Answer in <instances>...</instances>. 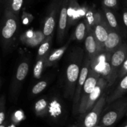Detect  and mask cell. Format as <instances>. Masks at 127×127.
Instances as JSON below:
<instances>
[{
	"label": "cell",
	"instance_id": "cell-34",
	"mask_svg": "<svg viewBox=\"0 0 127 127\" xmlns=\"http://www.w3.org/2000/svg\"><path fill=\"white\" fill-rule=\"evenodd\" d=\"M122 127H127V122L126 123H125V125H124V126H123Z\"/></svg>",
	"mask_w": 127,
	"mask_h": 127
},
{
	"label": "cell",
	"instance_id": "cell-28",
	"mask_svg": "<svg viewBox=\"0 0 127 127\" xmlns=\"http://www.w3.org/2000/svg\"><path fill=\"white\" fill-rule=\"evenodd\" d=\"M102 7L110 9H117L119 6V0H102Z\"/></svg>",
	"mask_w": 127,
	"mask_h": 127
},
{
	"label": "cell",
	"instance_id": "cell-17",
	"mask_svg": "<svg viewBox=\"0 0 127 127\" xmlns=\"http://www.w3.org/2000/svg\"><path fill=\"white\" fill-rule=\"evenodd\" d=\"M104 18V15L103 12H97L93 10L87 11L85 14V19L84 21L86 25L88 33L91 32L93 28L100 23Z\"/></svg>",
	"mask_w": 127,
	"mask_h": 127
},
{
	"label": "cell",
	"instance_id": "cell-36",
	"mask_svg": "<svg viewBox=\"0 0 127 127\" xmlns=\"http://www.w3.org/2000/svg\"><path fill=\"white\" fill-rule=\"evenodd\" d=\"M71 127H78L76 126V125H73V126H72Z\"/></svg>",
	"mask_w": 127,
	"mask_h": 127
},
{
	"label": "cell",
	"instance_id": "cell-25",
	"mask_svg": "<svg viewBox=\"0 0 127 127\" xmlns=\"http://www.w3.org/2000/svg\"><path fill=\"white\" fill-rule=\"evenodd\" d=\"M87 27L84 21H81L76 27L74 36L76 40L78 41H81L86 38L87 35Z\"/></svg>",
	"mask_w": 127,
	"mask_h": 127
},
{
	"label": "cell",
	"instance_id": "cell-33",
	"mask_svg": "<svg viewBox=\"0 0 127 127\" xmlns=\"http://www.w3.org/2000/svg\"><path fill=\"white\" fill-rule=\"evenodd\" d=\"M5 1H6V0H1V3H5Z\"/></svg>",
	"mask_w": 127,
	"mask_h": 127
},
{
	"label": "cell",
	"instance_id": "cell-8",
	"mask_svg": "<svg viewBox=\"0 0 127 127\" xmlns=\"http://www.w3.org/2000/svg\"><path fill=\"white\" fill-rule=\"evenodd\" d=\"M90 65V59L87 55V57H86L85 59H84V61L83 62V65H82L81 69L79 79L77 82L74 97L73 99V114L74 115L78 114L81 94L83 88L85 84V82L88 78V74H89Z\"/></svg>",
	"mask_w": 127,
	"mask_h": 127
},
{
	"label": "cell",
	"instance_id": "cell-6",
	"mask_svg": "<svg viewBox=\"0 0 127 127\" xmlns=\"http://www.w3.org/2000/svg\"><path fill=\"white\" fill-rule=\"evenodd\" d=\"M107 97V95L104 93L94 107L85 114L80 127H96L97 126L104 109V106L106 104Z\"/></svg>",
	"mask_w": 127,
	"mask_h": 127
},
{
	"label": "cell",
	"instance_id": "cell-30",
	"mask_svg": "<svg viewBox=\"0 0 127 127\" xmlns=\"http://www.w3.org/2000/svg\"><path fill=\"white\" fill-rule=\"evenodd\" d=\"M122 20L124 22V25L126 27H127V7L123 9L122 12Z\"/></svg>",
	"mask_w": 127,
	"mask_h": 127
},
{
	"label": "cell",
	"instance_id": "cell-21",
	"mask_svg": "<svg viewBox=\"0 0 127 127\" xmlns=\"http://www.w3.org/2000/svg\"><path fill=\"white\" fill-rule=\"evenodd\" d=\"M24 3V0H6L5 9L18 16Z\"/></svg>",
	"mask_w": 127,
	"mask_h": 127
},
{
	"label": "cell",
	"instance_id": "cell-29",
	"mask_svg": "<svg viewBox=\"0 0 127 127\" xmlns=\"http://www.w3.org/2000/svg\"><path fill=\"white\" fill-rule=\"evenodd\" d=\"M127 74V57L124 61V63L120 68V71H119V76H118L117 80H121L125 75Z\"/></svg>",
	"mask_w": 127,
	"mask_h": 127
},
{
	"label": "cell",
	"instance_id": "cell-27",
	"mask_svg": "<svg viewBox=\"0 0 127 127\" xmlns=\"http://www.w3.org/2000/svg\"><path fill=\"white\" fill-rule=\"evenodd\" d=\"M47 86V83L45 81H41L38 82V83H37V84L33 87V88H32V94H34V95L39 94V93H40L41 92H42L45 89Z\"/></svg>",
	"mask_w": 127,
	"mask_h": 127
},
{
	"label": "cell",
	"instance_id": "cell-4",
	"mask_svg": "<svg viewBox=\"0 0 127 127\" xmlns=\"http://www.w3.org/2000/svg\"><path fill=\"white\" fill-rule=\"evenodd\" d=\"M127 57V41L112 54L110 59V74L107 81L108 87L111 86L117 80L120 68Z\"/></svg>",
	"mask_w": 127,
	"mask_h": 127
},
{
	"label": "cell",
	"instance_id": "cell-1",
	"mask_svg": "<svg viewBox=\"0 0 127 127\" xmlns=\"http://www.w3.org/2000/svg\"><path fill=\"white\" fill-rule=\"evenodd\" d=\"M80 49L78 48V50H76L75 52L72 53L66 71L64 95L66 97L71 99H73L74 97L76 86L83 65L82 60L83 54V51Z\"/></svg>",
	"mask_w": 127,
	"mask_h": 127
},
{
	"label": "cell",
	"instance_id": "cell-7",
	"mask_svg": "<svg viewBox=\"0 0 127 127\" xmlns=\"http://www.w3.org/2000/svg\"><path fill=\"white\" fill-rule=\"evenodd\" d=\"M112 53L105 52H100L95 57L90 60L91 68L97 72L107 81L110 74V59Z\"/></svg>",
	"mask_w": 127,
	"mask_h": 127
},
{
	"label": "cell",
	"instance_id": "cell-15",
	"mask_svg": "<svg viewBox=\"0 0 127 127\" xmlns=\"http://www.w3.org/2000/svg\"><path fill=\"white\" fill-rule=\"evenodd\" d=\"M43 31H36L35 32H31V34L29 32L24 33L20 37V40L24 45L29 47H34L41 44L45 39Z\"/></svg>",
	"mask_w": 127,
	"mask_h": 127
},
{
	"label": "cell",
	"instance_id": "cell-9",
	"mask_svg": "<svg viewBox=\"0 0 127 127\" xmlns=\"http://www.w3.org/2000/svg\"><path fill=\"white\" fill-rule=\"evenodd\" d=\"M60 0H53L48 6L42 30L46 37L53 35L60 12Z\"/></svg>",
	"mask_w": 127,
	"mask_h": 127
},
{
	"label": "cell",
	"instance_id": "cell-12",
	"mask_svg": "<svg viewBox=\"0 0 127 127\" xmlns=\"http://www.w3.org/2000/svg\"><path fill=\"white\" fill-rule=\"evenodd\" d=\"M108 87V83L105 79H104L102 77H100V79L98 81L97 83L96 86L94 88L93 93L89 95V99L87 102L86 106L85 109V115L86 113H88L92 108L94 107V105L96 104L97 102L99 100L100 97L102 96L104 93V91Z\"/></svg>",
	"mask_w": 127,
	"mask_h": 127
},
{
	"label": "cell",
	"instance_id": "cell-32",
	"mask_svg": "<svg viewBox=\"0 0 127 127\" xmlns=\"http://www.w3.org/2000/svg\"><path fill=\"white\" fill-rule=\"evenodd\" d=\"M124 1H125V5H126V7L127 9V0H124Z\"/></svg>",
	"mask_w": 127,
	"mask_h": 127
},
{
	"label": "cell",
	"instance_id": "cell-2",
	"mask_svg": "<svg viewBox=\"0 0 127 127\" xmlns=\"http://www.w3.org/2000/svg\"><path fill=\"white\" fill-rule=\"evenodd\" d=\"M127 97H122L110 104L104 109L98 127H110L127 114Z\"/></svg>",
	"mask_w": 127,
	"mask_h": 127
},
{
	"label": "cell",
	"instance_id": "cell-22",
	"mask_svg": "<svg viewBox=\"0 0 127 127\" xmlns=\"http://www.w3.org/2000/svg\"><path fill=\"white\" fill-rule=\"evenodd\" d=\"M53 35L48 36L45 38L43 42L40 45V47L37 52V58L45 57L50 53L49 50L52 45Z\"/></svg>",
	"mask_w": 127,
	"mask_h": 127
},
{
	"label": "cell",
	"instance_id": "cell-23",
	"mask_svg": "<svg viewBox=\"0 0 127 127\" xmlns=\"http://www.w3.org/2000/svg\"><path fill=\"white\" fill-rule=\"evenodd\" d=\"M48 55L41 58H37V62L33 68V76L36 79H39L42 76V72L44 68H46V60Z\"/></svg>",
	"mask_w": 127,
	"mask_h": 127
},
{
	"label": "cell",
	"instance_id": "cell-18",
	"mask_svg": "<svg viewBox=\"0 0 127 127\" xmlns=\"http://www.w3.org/2000/svg\"><path fill=\"white\" fill-rule=\"evenodd\" d=\"M127 92V74L120 80L115 90L107 97L106 104L109 105L113 102L123 97L124 94Z\"/></svg>",
	"mask_w": 127,
	"mask_h": 127
},
{
	"label": "cell",
	"instance_id": "cell-26",
	"mask_svg": "<svg viewBox=\"0 0 127 127\" xmlns=\"http://www.w3.org/2000/svg\"><path fill=\"white\" fill-rule=\"evenodd\" d=\"M5 107H6V97L2 95L0 99V125L4 124L5 120Z\"/></svg>",
	"mask_w": 127,
	"mask_h": 127
},
{
	"label": "cell",
	"instance_id": "cell-16",
	"mask_svg": "<svg viewBox=\"0 0 127 127\" xmlns=\"http://www.w3.org/2000/svg\"><path fill=\"white\" fill-rule=\"evenodd\" d=\"M84 45H85V49L88 54V57L90 60L95 57L100 52H102L94 37L93 31L87 33V35L85 38Z\"/></svg>",
	"mask_w": 127,
	"mask_h": 127
},
{
	"label": "cell",
	"instance_id": "cell-14",
	"mask_svg": "<svg viewBox=\"0 0 127 127\" xmlns=\"http://www.w3.org/2000/svg\"><path fill=\"white\" fill-rule=\"evenodd\" d=\"M123 43L122 37L120 32L111 29L107 40L104 44V51L107 53H113Z\"/></svg>",
	"mask_w": 127,
	"mask_h": 127
},
{
	"label": "cell",
	"instance_id": "cell-35",
	"mask_svg": "<svg viewBox=\"0 0 127 127\" xmlns=\"http://www.w3.org/2000/svg\"><path fill=\"white\" fill-rule=\"evenodd\" d=\"M0 127H5V125H4V124H2V125H0Z\"/></svg>",
	"mask_w": 127,
	"mask_h": 127
},
{
	"label": "cell",
	"instance_id": "cell-3",
	"mask_svg": "<svg viewBox=\"0 0 127 127\" xmlns=\"http://www.w3.org/2000/svg\"><path fill=\"white\" fill-rule=\"evenodd\" d=\"M18 26V16L5 9L1 29V41L6 50L9 46Z\"/></svg>",
	"mask_w": 127,
	"mask_h": 127
},
{
	"label": "cell",
	"instance_id": "cell-19",
	"mask_svg": "<svg viewBox=\"0 0 127 127\" xmlns=\"http://www.w3.org/2000/svg\"><path fill=\"white\" fill-rule=\"evenodd\" d=\"M69 43H70V40H69L65 43L64 45L62 46L60 48H57L55 50L53 51V52L48 54L47 60H46V67L51 66L53 65L56 62H58L62 58V57L63 55L64 52H66V50L68 48Z\"/></svg>",
	"mask_w": 127,
	"mask_h": 127
},
{
	"label": "cell",
	"instance_id": "cell-38",
	"mask_svg": "<svg viewBox=\"0 0 127 127\" xmlns=\"http://www.w3.org/2000/svg\"><path fill=\"white\" fill-rule=\"evenodd\" d=\"M96 127H98V126H97Z\"/></svg>",
	"mask_w": 127,
	"mask_h": 127
},
{
	"label": "cell",
	"instance_id": "cell-24",
	"mask_svg": "<svg viewBox=\"0 0 127 127\" xmlns=\"http://www.w3.org/2000/svg\"><path fill=\"white\" fill-rule=\"evenodd\" d=\"M34 110L35 113L37 116H46L48 112V103L44 99H42L38 100L35 104Z\"/></svg>",
	"mask_w": 127,
	"mask_h": 127
},
{
	"label": "cell",
	"instance_id": "cell-31",
	"mask_svg": "<svg viewBox=\"0 0 127 127\" xmlns=\"http://www.w3.org/2000/svg\"><path fill=\"white\" fill-rule=\"evenodd\" d=\"M33 1H34V0H26V3H27V4H31V2H33Z\"/></svg>",
	"mask_w": 127,
	"mask_h": 127
},
{
	"label": "cell",
	"instance_id": "cell-10",
	"mask_svg": "<svg viewBox=\"0 0 127 127\" xmlns=\"http://www.w3.org/2000/svg\"><path fill=\"white\" fill-rule=\"evenodd\" d=\"M29 70V64L28 61L24 60L19 64L10 87V94L12 99H15L18 95L21 84L26 79Z\"/></svg>",
	"mask_w": 127,
	"mask_h": 127
},
{
	"label": "cell",
	"instance_id": "cell-13",
	"mask_svg": "<svg viewBox=\"0 0 127 127\" xmlns=\"http://www.w3.org/2000/svg\"><path fill=\"white\" fill-rule=\"evenodd\" d=\"M110 30H111V28L107 24L105 17H104L102 21L100 23L97 24L92 31L97 42L99 43L100 49L102 50V52H104V44L107 40Z\"/></svg>",
	"mask_w": 127,
	"mask_h": 127
},
{
	"label": "cell",
	"instance_id": "cell-37",
	"mask_svg": "<svg viewBox=\"0 0 127 127\" xmlns=\"http://www.w3.org/2000/svg\"><path fill=\"white\" fill-rule=\"evenodd\" d=\"M126 115H127V114H126Z\"/></svg>",
	"mask_w": 127,
	"mask_h": 127
},
{
	"label": "cell",
	"instance_id": "cell-11",
	"mask_svg": "<svg viewBox=\"0 0 127 127\" xmlns=\"http://www.w3.org/2000/svg\"><path fill=\"white\" fill-rule=\"evenodd\" d=\"M71 0H60L57 40L61 43L64 39L68 25V9Z\"/></svg>",
	"mask_w": 127,
	"mask_h": 127
},
{
	"label": "cell",
	"instance_id": "cell-20",
	"mask_svg": "<svg viewBox=\"0 0 127 127\" xmlns=\"http://www.w3.org/2000/svg\"><path fill=\"white\" fill-rule=\"evenodd\" d=\"M102 12L104 13L105 20H106L107 22L110 26V28L112 29L115 30V31L120 32V27H119V24L118 23L117 19L116 16L112 12V9L105 7H102Z\"/></svg>",
	"mask_w": 127,
	"mask_h": 127
},
{
	"label": "cell",
	"instance_id": "cell-5",
	"mask_svg": "<svg viewBox=\"0 0 127 127\" xmlns=\"http://www.w3.org/2000/svg\"><path fill=\"white\" fill-rule=\"evenodd\" d=\"M100 77H101V75L97 72L93 70L90 66L88 78H87L85 84L83 86L81 94L78 114L83 115H84L86 106L87 102L89 99V95L94 91V88L96 86L97 83L98 81L100 79Z\"/></svg>",
	"mask_w": 127,
	"mask_h": 127
}]
</instances>
